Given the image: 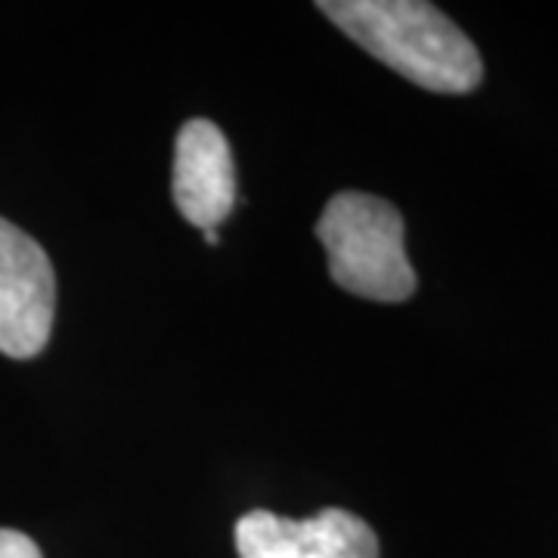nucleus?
<instances>
[{"label":"nucleus","instance_id":"nucleus-4","mask_svg":"<svg viewBox=\"0 0 558 558\" xmlns=\"http://www.w3.org/2000/svg\"><path fill=\"white\" fill-rule=\"evenodd\" d=\"M240 558H379V537L348 509L282 519L255 509L236 521Z\"/></svg>","mask_w":558,"mask_h":558},{"label":"nucleus","instance_id":"nucleus-3","mask_svg":"<svg viewBox=\"0 0 558 558\" xmlns=\"http://www.w3.org/2000/svg\"><path fill=\"white\" fill-rule=\"evenodd\" d=\"M57 314V274L25 230L0 218V354L38 357Z\"/></svg>","mask_w":558,"mask_h":558},{"label":"nucleus","instance_id":"nucleus-1","mask_svg":"<svg viewBox=\"0 0 558 558\" xmlns=\"http://www.w3.org/2000/svg\"><path fill=\"white\" fill-rule=\"evenodd\" d=\"M317 10L369 57L432 94H472L484 78L478 47L435 3L323 0Z\"/></svg>","mask_w":558,"mask_h":558},{"label":"nucleus","instance_id":"nucleus-7","mask_svg":"<svg viewBox=\"0 0 558 558\" xmlns=\"http://www.w3.org/2000/svg\"><path fill=\"white\" fill-rule=\"evenodd\" d=\"M205 242H208V245H218L220 242L218 230H205Z\"/></svg>","mask_w":558,"mask_h":558},{"label":"nucleus","instance_id":"nucleus-5","mask_svg":"<svg viewBox=\"0 0 558 558\" xmlns=\"http://www.w3.org/2000/svg\"><path fill=\"white\" fill-rule=\"evenodd\" d=\"M174 205L193 227L218 230L236 205L233 153L215 121L193 119L174 143Z\"/></svg>","mask_w":558,"mask_h":558},{"label":"nucleus","instance_id":"nucleus-2","mask_svg":"<svg viewBox=\"0 0 558 558\" xmlns=\"http://www.w3.org/2000/svg\"><path fill=\"white\" fill-rule=\"evenodd\" d=\"M403 233V218L391 202L357 190L332 196L317 220V240L329 255L336 286L381 304H400L416 292Z\"/></svg>","mask_w":558,"mask_h":558},{"label":"nucleus","instance_id":"nucleus-6","mask_svg":"<svg viewBox=\"0 0 558 558\" xmlns=\"http://www.w3.org/2000/svg\"><path fill=\"white\" fill-rule=\"evenodd\" d=\"M0 558H44L40 556L38 543L25 537L20 531L0 527Z\"/></svg>","mask_w":558,"mask_h":558}]
</instances>
